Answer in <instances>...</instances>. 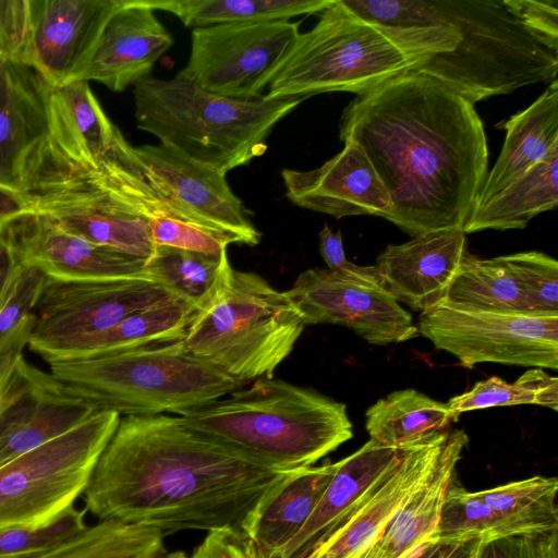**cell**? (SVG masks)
<instances>
[{"label":"cell","mask_w":558,"mask_h":558,"mask_svg":"<svg viewBox=\"0 0 558 558\" xmlns=\"http://www.w3.org/2000/svg\"><path fill=\"white\" fill-rule=\"evenodd\" d=\"M294 472V471H292ZM189 426L180 415L124 416L84 493L99 520L248 538L262 504L292 473Z\"/></svg>","instance_id":"6da1fadb"},{"label":"cell","mask_w":558,"mask_h":558,"mask_svg":"<svg viewBox=\"0 0 558 558\" xmlns=\"http://www.w3.org/2000/svg\"><path fill=\"white\" fill-rule=\"evenodd\" d=\"M391 201L384 217L410 235L461 229L487 174L488 146L474 105L412 71L356 95L340 118Z\"/></svg>","instance_id":"7a4b0ae2"},{"label":"cell","mask_w":558,"mask_h":558,"mask_svg":"<svg viewBox=\"0 0 558 558\" xmlns=\"http://www.w3.org/2000/svg\"><path fill=\"white\" fill-rule=\"evenodd\" d=\"M451 26L401 28L366 20L342 0L296 37L264 98H306L327 92L367 93L417 70L459 41Z\"/></svg>","instance_id":"3957f363"},{"label":"cell","mask_w":558,"mask_h":558,"mask_svg":"<svg viewBox=\"0 0 558 558\" xmlns=\"http://www.w3.org/2000/svg\"><path fill=\"white\" fill-rule=\"evenodd\" d=\"M226 397L178 415L279 470L313 466L353 435L344 403L281 379L259 378Z\"/></svg>","instance_id":"277c9868"},{"label":"cell","mask_w":558,"mask_h":558,"mask_svg":"<svg viewBox=\"0 0 558 558\" xmlns=\"http://www.w3.org/2000/svg\"><path fill=\"white\" fill-rule=\"evenodd\" d=\"M133 94L140 130L225 174L263 155L271 130L303 100L230 98L179 75L146 77Z\"/></svg>","instance_id":"5b68a950"},{"label":"cell","mask_w":558,"mask_h":558,"mask_svg":"<svg viewBox=\"0 0 558 558\" xmlns=\"http://www.w3.org/2000/svg\"><path fill=\"white\" fill-rule=\"evenodd\" d=\"M48 365L70 393L124 416L180 414L244 386L191 353L183 339Z\"/></svg>","instance_id":"8992f818"},{"label":"cell","mask_w":558,"mask_h":558,"mask_svg":"<svg viewBox=\"0 0 558 558\" xmlns=\"http://www.w3.org/2000/svg\"><path fill=\"white\" fill-rule=\"evenodd\" d=\"M460 38L417 72L475 102L535 83L557 81L558 52L547 47L504 0H436Z\"/></svg>","instance_id":"52a82bcc"},{"label":"cell","mask_w":558,"mask_h":558,"mask_svg":"<svg viewBox=\"0 0 558 558\" xmlns=\"http://www.w3.org/2000/svg\"><path fill=\"white\" fill-rule=\"evenodd\" d=\"M305 326L286 291L231 267L193 316L183 342L195 356L245 384L272 377Z\"/></svg>","instance_id":"ba28073f"},{"label":"cell","mask_w":558,"mask_h":558,"mask_svg":"<svg viewBox=\"0 0 558 558\" xmlns=\"http://www.w3.org/2000/svg\"><path fill=\"white\" fill-rule=\"evenodd\" d=\"M121 415L97 411L71 430L0 466V529L43 527L74 507Z\"/></svg>","instance_id":"9c48e42d"},{"label":"cell","mask_w":558,"mask_h":558,"mask_svg":"<svg viewBox=\"0 0 558 558\" xmlns=\"http://www.w3.org/2000/svg\"><path fill=\"white\" fill-rule=\"evenodd\" d=\"M417 332L465 367L478 363L558 368V313H504L442 302L422 312Z\"/></svg>","instance_id":"30bf717a"},{"label":"cell","mask_w":558,"mask_h":558,"mask_svg":"<svg viewBox=\"0 0 558 558\" xmlns=\"http://www.w3.org/2000/svg\"><path fill=\"white\" fill-rule=\"evenodd\" d=\"M299 25L276 20L193 28L187 63L177 75L220 96L259 99L283 65Z\"/></svg>","instance_id":"8fae6325"},{"label":"cell","mask_w":558,"mask_h":558,"mask_svg":"<svg viewBox=\"0 0 558 558\" xmlns=\"http://www.w3.org/2000/svg\"><path fill=\"white\" fill-rule=\"evenodd\" d=\"M175 299L147 275L101 280L47 277L27 345L44 357L111 328L133 312Z\"/></svg>","instance_id":"7c38bea8"},{"label":"cell","mask_w":558,"mask_h":558,"mask_svg":"<svg viewBox=\"0 0 558 558\" xmlns=\"http://www.w3.org/2000/svg\"><path fill=\"white\" fill-rule=\"evenodd\" d=\"M286 293L305 325H342L379 345L403 342L417 333L411 314L379 284L311 268Z\"/></svg>","instance_id":"4fadbf2b"},{"label":"cell","mask_w":558,"mask_h":558,"mask_svg":"<svg viewBox=\"0 0 558 558\" xmlns=\"http://www.w3.org/2000/svg\"><path fill=\"white\" fill-rule=\"evenodd\" d=\"M97 412L19 354L0 393V466Z\"/></svg>","instance_id":"5bb4252c"},{"label":"cell","mask_w":558,"mask_h":558,"mask_svg":"<svg viewBox=\"0 0 558 558\" xmlns=\"http://www.w3.org/2000/svg\"><path fill=\"white\" fill-rule=\"evenodd\" d=\"M94 161L109 185L147 222L155 246L209 255L227 252L228 240L199 225L165 191L119 129L109 150Z\"/></svg>","instance_id":"9a60e30c"},{"label":"cell","mask_w":558,"mask_h":558,"mask_svg":"<svg viewBox=\"0 0 558 558\" xmlns=\"http://www.w3.org/2000/svg\"><path fill=\"white\" fill-rule=\"evenodd\" d=\"M122 0H31V66L52 88L84 77Z\"/></svg>","instance_id":"2e32d148"},{"label":"cell","mask_w":558,"mask_h":558,"mask_svg":"<svg viewBox=\"0 0 558 558\" xmlns=\"http://www.w3.org/2000/svg\"><path fill=\"white\" fill-rule=\"evenodd\" d=\"M134 149L157 182L199 225L230 243H259L262 234L225 173L160 143Z\"/></svg>","instance_id":"e0dca14e"},{"label":"cell","mask_w":558,"mask_h":558,"mask_svg":"<svg viewBox=\"0 0 558 558\" xmlns=\"http://www.w3.org/2000/svg\"><path fill=\"white\" fill-rule=\"evenodd\" d=\"M3 229L19 262L48 278L101 280L146 275L144 260L72 234L34 213L17 217Z\"/></svg>","instance_id":"ac0fdd59"},{"label":"cell","mask_w":558,"mask_h":558,"mask_svg":"<svg viewBox=\"0 0 558 558\" xmlns=\"http://www.w3.org/2000/svg\"><path fill=\"white\" fill-rule=\"evenodd\" d=\"M448 430L413 445L307 558H359L433 470Z\"/></svg>","instance_id":"d6986e66"},{"label":"cell","mask_w":558,"mask_h":558,"mask_svg":"<svg viewBox=\"0 0 558 558\" xmlns=\"http://www.w3.org/2000/svg\"><path fill=\"white\" fill-rule=\"evenodd\" d=\"M286 195L299 207L342 218L391 209L390 197L363 149L344 142L343 149L318 168L281 172Z\"/></svg>","instance_id":"ffe728a7"},{"label":"cell","mask_w":558,"mask_h":558,"mask_svg":"<svg viewBox=\"0 0 558 558\" xmlns=\"http://www.w3.org/2000/svg\"><path fill=\"white\" fill-rule=\"evenodd\" d=\"M465 254L463 230H440L388 245L375 266L385 290L422 313L446 300Z\"/></svg>","instance_id":"44dd1931"},{"label":"cell","mask_w":558,"mask_h":558,"mask_svg":"<svg viewBox=\"0 0 558 558\" xmlns=\"http://www.w3.org/2000/svg\"><path fill=\"white\" fill-rule=\"evenodd\" d=\"M173 38L144 0H122L99 38L84 81H95L113 92L148 77Z\"/></svg>","instance_id":"7402d4cb"},{"label":"cell","mask_w":558,"mask_h":558,"mask_svg":"<svg viewBox=\"0 0 558 558\" xmlns=\"http://www.w3.org/2000/svg\"><path fill=\"white\" fill-rule=\"evenodd\" d=\"M412 446L388 447L369 439L355 452L336 462L335 473L308 520L274 558H307L333 527L392 472Z\"/></svg>","instance_id":"603a6c76"},{"label":"cell","mask_w":558,"mask_h":558,"mask_svg":"<svg viewBox=\"0 0 558 558\" xmlns=\"http://www.w3.org/2000/svg\"><path fill=\"white\" fill-rule=\"evenodd\" d=\"M51 89L34 68L0 56V186L20 193L26 157L48 133Z\"/></svg>","instance_id":"cb8c5ba5"},{"label":"cell","mask_w":558,"mask_h":558,"mask_svg":"<svg viewBox=\"0 0 558 558\" xmlns=\"http://www.w3.org/2000/svg\"><path fill=\"white\" fill-rule=\"evenodd\" d=\"M469 437L449 430L439 457L426 480L413 492L379 537L359 558H413L433 537L441 505Z\"/></svg>","instance_id":"d4e9b609"},{"label":"cell","mask_w":558,"mask_h":558,"mask_svg":"<svg viewBox=\"0 0 558 558\" xmlns=\"http://www.w3.org/2000/svg\"><path fill=\"white\" fill-rule=\"evenodd\" d=\"M506 131L494 167L487 171L476 205L524 174L558 147V81L532 105L497 125Z\"/></svg>","instance_id":"484cf974"},{"label":"cell","mask_w":558,"mask_h":558,"mask_svg":"<svg viewBox=\"0 0 558 558\" xmlns=\"http://www.w3.org/2000/svg\"><path fill=\"white\" fill-rule=\"evenodd\" d=\"M336 463L292 472L258 508L248 539L258 558H274L302 529L317 506Z\"/></svg>","instance_id":"4316f807"},{"label":"cell","mask_w":558,"mask_h":558,"mask_svg":"<svg viewBox=\"0 0 558 558\" xmlns=\"http://www.w3.org/2000/svg\"><path fill=\"white\" fill-rule=\"evenodd\" d=\"M197 308L175 299L125 316L111 328L51 352V361L82 360L183 339Z\"/></svg>","instance_id":"83f0119b"},{"label":"cell","mask_w":558,"mask_h":558,"mask_svg":"<svg viewBox=\"0 0 558 558\" xmlns=\"http://www.w3.org/2000/svg\"><path fill=\"white\" fill-rule=\"evenodd\" d=\"M558 147L520 178L476 205L463 232L523 229L538 214L558 204Z\"/></svg>","instance_id":"f1b7e54d"},{"label":"cell","mask_w":558,"mask_h":558,"mask_svg":"<svg viewBox=\"0 0 558 558\" xmlns=\"http://www.w3.org/2000/svg\"><path fill=\"white\" fill-rule=\"evenodd\" d=\"M454 415L445 403L414 389L398 390L366 411L369 439L388 447H407L447 430Z\"/></svg>","instance_id":"f546056e"},{"label":"cell","mask_w":558,"mask_h":558,"mask_svg":"<svg viewBox=\"0 0 558 558\" xmlns=\"http://www.w3.org/2000/svg\"><path fill=\"white\" fill-rule=\"evenodd\" d=\"M444 302L480 311L534 313L504 256L482 259L468 252Z\"/></svg>","instance_id":"4dcf8cb0"},{"label":"cell","mask_w":558,"mask_h":558,"mask_svg":"<svg viewBox=\"0 0 558 558\" xmlns=\"http://www.w3.org/2000/svg\"><path fill=\"white\" fill-rule=\"evenodd\" d=\"M49 130L80 148L90 159L109 150L118 128L104 112L87 81L52 88Z\"/></svg>","instance_id":"1f68e13d"},{"label":"cell","mask_w":558,"mask_h":558,"mask_svg":"<svg viewBox=\"0 0 558 558\" xmlns=\"http://www.w3.org/2000/svg\"><path fill=\"white\" fill-rule=\"evenodd\" d=\"M158 529L117 520H99L76 535L22 558H159L166 554Z\"/></svg>","instance_id":"d6a6232c"},{"label":"cell","mask_w":558,"mask_h":558,"mask_svg":"<svg viewBox=\"0 0 558 558\" xmlns=\"http://www.w3.org/2000/svg\"><path fill=\"white\" fill-rule=\"evenodd\" d=\"M175 15L186 27L287 20L322 12L333 0H144Z\"/></svg>","instance_id":"836d02e7"},{"label":"cell","mask_w":558,"mask_h":558,"mask_svg":"<svg viewBox=\"0 0 558 558\" xmlns=\"http://www.w3.org/2000/svg\"><path fill=\"white\" fill-rule=\"evenodd\" d=\"M230 268L227 252L209 255L170 246H156L145 263L149 278L197 310L213 298Z\"/></svg>","instance_id":"e575fe53"},{"label":"cell","mask_w":558,"mask_h":558,"mask_svg":"<svg viewBox=\"0 0 558 558\" xmlns=\"http://www.w3.org/2000/svg\"><path fill=\"white\" fill-rule=\"evenodd\" d=\"M558 480L532 476L478 492L512 533L558 529Z\"/></svg>","instance_id":"d590c367"},{"label":"cell","mask_w":558,"mask_h":558,"mask_svg":"<svg viewBox=\"0 0 558 558\" xmlns=\"http://www.w3.org/2000/svg\"><path fill=\"white\" fill-rule=\"evenodd\" d=\"M521 404H536L557 411L558 378L538 367L526 371L513 384L493 376L475 383L470 390L446 403L457 416L472 410Z\"/></svg>","instance_id":"8d00e7d4"},{"label":"cell","mask_w":558,"mask_h":558,"mask_svg":"<svg viewBox=\"0 0 558 558\" xmlns=\"http://www.w3.org/2000/svg\"><path fill=\"white\" fill-rule=\"evenodd\" d=\"M38 268L19 263L0 298V363L22 353L35 325V307L46 282Z\"/></svg>","instance_id":"74e56055"},{"label":"cell","mask_w":558,"mask_h":558,"mask_svg":"<svg viewBox=\"0 0 558 558\" xmlns=\"http://www.w3.org/2000/svg\"><path fill=\"white\" fill-rule=\"evenodd\" d=\"M513 534L478 492L448 486L434 534L436 543L462 544Z\"/></svg>","instance_id":"f35d334b"},{"label":"cell","mask_w":558,"mask_h":558,"mask_svg":"<svg viewBox=\"0 0 558 558\" xmlns=\"http://www.w3.org/2000/svg\"><path fill=\"white\" fill-rule=\"evenodd\" d=\"M505 260L522 287L534 313H558V263L551 256L537 252L504 255Z\"/></svg>","instance_id":"ab89813d"},{"label":"cell","mask_w":558,"mask_h":558,"mask_svg":"<svg viewBox=\"0 0 558 558\" xmlns=\"http://www.w3.org/2000/svg\"><path fill=\"white\" fill-rule=\"evenodd\" d=\"M86 508L75 507L43 527L8 526L0 529V558H22L54 546L83 531Z\"/></svg>","instance_id":"60d3db41"},{"label":"cell","mask_w":558,"mask_h":558,"mask_svg":"<svg viewBox=\"0 0 558 558\" xmlns=\"http://www.w3.org/2000/svg\"><path fill=\"white\" fill-rule=\"evenodd\" d=\"M355 14L381 25L401 28L450 26L436 0H342Z\"/></svg>","instance_id":"b9f144b4"},{"label":"cell","mask_w":558,"mask_h":558,"mask_svg":"<svg viewBox=\"0 0 558 558\" xmlns=\"http://www.w3.org/2000/svg\"><path fill=\"white\" fill-rule=\"evenodd\" d=\"M476 558H558V529L480 539Z\"/></svg>","instance_id":"7bdbcfd3"},{"label":"cell","mask_w":558,"mask_h":558,"mask_svg":"<svg viewBox=\"0 0 558 558\" xmlns=\"http://www.w3.org/2000/svg\"><path fill=\"white\" fill-rule=\"evenodd\" d=\"M31 0H0V56L31 66Z\"/></svg>","instance_id":"ee69618b"},{"label":"cell","mask_w":558,"mask_h":558,"mask_svg":"<svg viewBox=\"0 0 558 558\" xmlns=\"http://www.w3.org/2000/svg\"><path fill=\"white\" fill-rule=\"evenodd\" d=\"M504 3L529 31L558 52L557 0H504Z\"/></svg>","instance_id":"f6af8a7d"},{"label":"cell","mask_w":558,"mask_h":558,"mask_svg":"<svg viewBox=\"0 0 558 558\" xmlns=\"http://www.w3.org/2000/svg\"><path fill=\"white\" fill-rule=\"evenodd\" d=\"M319 252L328 270L341 276L383 286L376 266H359L345 258L341 231L333 232L327 223L319 231Z\"/></svg>","instance_id":"bcb514c9"},{"label":"cell","mask_w":558,"mask_h":558,"mask_svg":"<svg viewBox=\"0 0 558 558\" xmlns=\"http://www.w3.org/2000/svg\"><path fill=\"white\" fill-rule=\"evenodd\" d=\"M191 558H258L251 541L229 531L209 532Z\"/></svg>","instance_id":"7dc6e473"},{"label":"cell","mask_w":558,"mask_h":558,"mask_svg":"<svg viewBox=\"0 0 558 558\" xmlns=\"http://www.w3.org/2000/svg\"><path fill=\"white\" fill-rule=\"evenodd\" d=\"M32 213L21 193L0 186V230L17 217Z\"/></svg>","instance_id":"c3c4849f"},{"label":"cell","mask_w":558,"mask_h":558,"mask_svg":"<svg viewBox=\"0 0 558 558\" xmlns=\"http://www.w3.org/2000/svg\"><path fill=\"white\" fill-rule=\"evenodd\" d=\"M3 228L0 230V298L20 263Z\"/></svg>","instance_id":"681fc988"},{"label":"cell","mask_w":558,"mask_h":558,"mask_svg":"<svg viewBox=\"0 0 558 558\" xmlns=\"http://www.w3.org/2000/svg\"><path fill=\"white\" fill-rule=\"evenodd\" d=\"M462 544L432 542L413 558H451Z\"/></svg>","instance_id":"f907efd6"},{"label":"cell","mask_w":558,"mask_h":558,"mask_svg":"<svg viewBox=\"0 0 558 558\" xmlns=\"http://www.w3.org/2000/svg\"><path fill=\"white\" fill-rule=\"evenodd\" d=\"M480 539L463 543L451 558H476Z\"/></svg>","instance_id":"816d5d0a"},{"label":"cell","mask_w":558,"mask_h":558,"mask_svg":"<svg viewBox=\"0 0 558 558\" xmlns=\"http://www.w3.org/2000/svg\"><path fill=\"white\" fill-rule=\"evenodd\" d=\"M17 355L9 357L0 363V393Z\"/></svg>","instance_id":"f5cc1de1"},{"label":"cell","mask_w":558,"mask_h":558,"mask_svg":"<svg viewBox=\"0 0 558 558\" xmlns=\"http://www.w3.org/2000/svg\"><path fill=\"white\" fill-rule=\"evenodd\" d=\"M159 558H187L183 551L166 553Z\"/></svg>","instance_id":"db71d44e"}]
</instances>
